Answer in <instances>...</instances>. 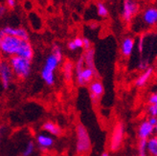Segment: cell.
I'll list each match as a JSON object with an SVG mask.
<instances>
[{"label":"cell","mask_w":157,"mask_h":156,"mask_svg":"<svg viewBox=\"0 0 157 156\" xmlns=\"http://www.w3.org/2000/svg\"><path fill=\"white\" fill-rule=\"evenodd\" d=\"M139 5L135 0H123L121 17L124 22H130L137 17Z\"/></svg>","instance_id":"9c48e42d"},{"label":"cell","mask_w":157,"mask_h":156,"mask_svg":"<svg viewBox=\"0 0 157 156\" xmlns=\"http://www.w3.org/2000/svg\"><path fill=\"white\" fill-rule=\"evenodd\" d=\"M1 32L5 36H12L19 38L21 40H29V33L25 28L22 27H13V26H5Z\"/></svg>","instance_id":"4fadbf2b"},{"label":"cell","mask_w":157,"mask_h":156,"mask_svg":"<svg viewBox=\"0 0 157 156\" xmlns=\"http://www.w3.org/2000/svg\"><path fill=\"white\" fill-rule=\"evenodd\" d=\"M147 121H148V123H150L151 126H155V124L157 123V117H151V116H148L147 117Z\"/></svg>","instance_id":"836d02e7"},{"label":"cell","mask_w":157,"mask_h":156,"mask_svg":"<svg viewBox=\"0 0 157 156\" xmlns=\"http://www.w3.org/2000/svg\"><path fill=\"white\" fill-rule=\"evenodd\" d=\"M36 144L35 141H28V143L26 144V146H24V150L22 151V155L23 156H32L35 153L36 150Z\"/></svg>","instance_id":"d4e9b609"},{"label":"cell","mask_w":157,"mask_h":156,"mask_svg":"<svg viewBox=\"0 0 157 156\" xmlns=\"http://www.w3.org/2000/svg\"><path fill=\"white\" fill-rule=\"evenodd\" d=\"M92 142L87 128L84 124H78L75 128V150L80 155H85L90 152Z\"/></svg>","instance_id":"7a4b0ae2"},{"label":"cell","mask_w":157,"mask_h":156,"mask_svg":"<svg viewBox=\"0 0 157 156\" xmlns=\"http://www.w3.org/2000/svg\"><path fill=\"white\" fill-rule=\"evenodd\" d=\"M147 104L148 105H157V92H153L148 96L147 98Z\"/></svg>","instance_id":"83f0119b"},{"label":"cell","mask_w":157,"mask_h":156,"mask_svg":"<svg viewBox=\"0 0 157 156\" xmlns=\"http://www.w3.org/2000/svg\"><path fill=\"white\" fill-rule=\"evenodd\" d=\"M7 7L5 5H0V17H3L7 13Z\"/></svg>","instance_id":"d6a6232c"},{"label":"cell","mask_w":157,"mask_h":156,"mask_svg":"<svg viewBox=\"0 0 157 156\" xmlns=\"http://www.w3.org/2000/svg\"><path fill=\"white\" fill-rule=\"evenodd\" d=\"M3 58H2V55H1V53H0V60H1Z\"/></svg>","instance_id":"f35d334b"},{"label":"cell","mask_w":157,"mask_h":156,"mask_svg":"<svg viewBox=\"0 0 157 156\" xmlns=\"http://www.w3.org/2000/svg\"><path fill=\"white\" fill-rule=\"evenodd\" d=\"M147 146L148 156H157V138L155 135L147 140Z\"/></svg>","instance_id":"7402d4cb"},{"label":"cell","mask_w":157,"mask_h":156,"mask_svg":"<svg viewBox=\"0 0 157 156\" xmlns=\"http://www.w3.org/2000/svg\"><path fill=\"white\" fill-rule=\"evenodd\" d=\"M41 128L43 132L53 137H59L62 134V129L57 123L53 121H46L42 124Z\"/></svg>","instance_id":"e0dca14e"},{"label":"cell","mask_w":157,"mask_h":156,"mask_svg":"<svg viewBox=\"0 0 157 156\" xmlns=\"http://www.w3.org/2000/svg\"><path fill=\"white\" fill-rule=\"evenodd\" d=\"M62 77L66 83H71L74 80L75 76V68H74V63L71 60H65L62 63V69H61Z\"/></svg>","instance_id":"2e32d148"},{"label":"cell","mask_w":157,"mask_h":156,"mask_svg":"<svg viewBox=\"0 0 157 156\" xmlns=\"http://www.w3.org/2000/svg\"><path fill=\"white\" fill-rule=\"evenodd\" d=\"M154 129H155V133H157V123L155 124V126H154Z\"/></svg>","instance_id":"8d00e7d4"},{"label":"cell","mask_w":157,"mask_h":156,"mask_svg":"<svg viewBox=\"0 0 157 156\" xmlns=\"http://www.w3.org/2000/svg\"><path fill=\"white\" fill-rule=\"evenodd\" d=\"M67 49L71 52H76L80 49H83V37L75 36L73 40L67 43Z\"/></svg>","instance_id":"44dd1931"},{"label":"cell","mask_w":157,"mask_h":156,"mask_svg":"<svg viewBox=\"0 0 157 156\" xmlns=\"http://www.w3.org/2000/svg\"><path fill=\"white\" fill-rule=\"evenodd\" d=\"M96 11H97V14L101 18H106L109 14L108 8L104 2H98L96 4Z\"/></svg>","instance_id":"603a6c76"},{"label":"cell","mask_w":157,"mask_h":156,"mask_svg":"<svg viewBox=\"0 0 157 156\" xmlns=\"http://www.w3.org/2000/svg\"><path fill=\"white\" fill-rule=\"evenodd\" d=\"M155 25H157V8L154 6L146 8L137 17H134V28L137 32L151 29Z\"/></svg>","instance_id":"277c9868"},{"label":"cell","mask_w":157,"mask_h":156,"mask_svg":"<svg viewBox=\"0 0 157 156\" xmlns=\"http://www.w3.org/2000/svg\"><path fill=\"white\" fill-rule=\"evenodd\" d=\"M17 56L24 58L26 59H29V60H32L35 56V50H34L32 43L29 40H22L18 53H17Z\"/></svg>","instance_id":"9a60e30c"},{"label":"cell","mask_w":157,"mask_h":156,"mask_svg":"<svg viewBox=\"0 0 157 156\" xmlns=\"http://www.w3.org/2000/svg\"><path fill=\"white\" fill-rule=\"evenodd\" d=\"M135 46H136V41L134 40V37H132L130 36H124L120 46L121 55L124 58H129L132 55L133 51H134Z\"/></svg>","instance_id":"5bb4252c"},{"label":"cell","mask_w":157,"mask_h":156,"mask_svg":"<svg viewBox=\"0 0 157 156\" xmlns=\"http://www.w3.org/2000/svg\"><path fill=\"white\" fill-rule=\"evenodd\" d=\"M155 136H156V138H157V133H156V135H155Z\"/></svg>","instance_id":"ab89813d"},{"label":"cell","mask_w":157,"mask_h":156,"mask_svg":"<svg viewBox=\"0 0 157 156\" xmlns=\"http://www.w3.org/2000/svg\"><path fill=\"white\" fill-rule=\"evenodd\" d=\"M147 142V140H139V142L137 144L136 156H148Z\"/></svg>","instance_id":"cb8c5ba5"},{"label":"cell","mask_w":157,"mask_h":156,"mask_svg":"<svg viewBox=\"0 0 157 156\" xmlns=\"http://www.w3.org/2000/svg\"><path fill=\"white\" fill-rule=\"evenodd\" d=\"M137 45V49L140 53H142L143 50H144V37L141 36L139 40H138V42L136 43Z\"/></svg>","instance_id":"4dcf8cb0"},{"label":"cell","mask_w":157,"mask_h":156,"mask_svg":"<svg viewBox=\"0 0 157 156\" xmlns=\"http://www.w3.org/2000/svg\"><path fill=\"white\" fill-rule=\"evenodd\" d=\"M5 6L7 9H14V7L17 6V0H5Z\"/></svg>","instance_id":"f546056e"},{"label":"cell","mask_w":157,"mask_h":156,"mask_svg":"<svg viewBox=\"0 0 157 156\" xmlns=\"http://www.w3.org/2000/svg\"><path fill=\"white\" fill-rule=\"evenodd\" d=\"M154 74V69L152 67H148L144 71H142L135 80V86L138 88H142L148 83Z\"/></svg>","instance_id":"ac0fdd59"},{"label":"cell","mask_w":157,"mask_h":156,"mask_svg":"<svg viewBox=\"0 0 157 156\" xmlns=\"http://www.w3.org/2000/svg\"><path fill=\"white\" fill-rule=\"evenodd\" d=\"M3 36H4V35H3V33L0 31V44H1V41H2V40H3Z\"/></svg>","instance_id":"d590c367"},{"label":"cell","mask_w":157,"mask_h":156,"mask_svg":"<svg viewBox=\"0 0 157 156\" xmlns=\"http://www.w3.org/2000/svg\"><path fill=\"white\" fill-rule=\"evenodd\" d=\"M28 18H29V22L31 24V27H32L34 30L39 31L42 28V19L36 13L30 12Z\"/></svg>","instance_id":"ffe728a7"},{"label":"cell","mask_w":157,"mask_h":156,"mask_svg":"<svg viewBox=\"0 0 157 156\" xmlns=\"http://www.w3.org/2000/svg\"><path fill=\"white\" fill-rule=\"evenodd\" d=\"M150 67V62H148L147 59H141L138 63V69L141 70V71H144L147 68Z\"/></svg>","instance_id":"4316f807"},{"label":"cell","mask_w":157,"mask_h":156,"mask_svg":"<svg viewBox=\"0 0 157 156\" xmlns=\"http://www.w3.org/2000/svg\"><path fill=\"white\" fill-rule=\"evenodd\" d=\"M101 156H110V153H109V151H104L101 152Z\"/></svg>","instance_id":"e575fe53"},{"label":"cell","mask_w":157,"mask_h":156,"mask_svg":"<svg viewBox=\"0 0 157 156\" xmlns=\"http://www.w3.org/2000/svg\"><path fill=\"white\" fill-rule=\"evenodd\" d=\"M63 59V52L59 44H54L51 53L44 60L41 68L40 77L44 83L48 86H53L56 82V72Z\"/></svg>","instance_id":"6da1fadb"},{"label":"cell","mask_w":157,"mask_h":156,"mask_svg":"<svg viewBox=\"0 0 157 156\" xmlns=\"http://www.w3.org/2000/svg\"><path fill=\"white\" fill-rule=\"evenodd\" d=\"M35 144L39 150H41L43 153H47L55 146L56 141H55V137L45 133V132H39L36 135Z\"/></svg>","instance_id":"30bf717a"},{"label":"cell","mask_w":157,"mask_h":156,"mask_svg":"<svg viewBox=\"0 0 157 156\" xmlns=\"http://www.w3.org/2000/svg\"><path fill=\"white\" fill-rule=\"evenodd\" d=\"M89 48H92V44H91V40L87 37H83V49L87 50Z\"/></svg>","instance_id":"1f68e13d"},{"label":"cell","mask_w":157,"mask_h":156,"mask_svg":"<svg viewBox=\"0 0 157 156\" xmlns=\"http://www.w3.org/2000/svg\"><path fill=\"white\" fill-rule=\"evenodd\" d=\"M88 92H89L91 102L94 105H97L101 101V97L104 96V93H105L104 83L101 82L99 79L93 80L88 84Z\"/></svg>","instance_id":"8fae6325"},{"label":"cell","mask_w":157,"mask_h":156,"mask_svg":"<svg viewBox=\"0 0 157 156\" xmlns=\"http://www.w3.org/2000/svg\"><path fill=\"white\" fill-rule=\"evenodd\" d=\"M75 68V81L78 86H85L88 85L93 80L96 79L97 71L96 69H93L90 67H86L84 65V62L82 57L78 59L77 62L74 64Z\"/></svg>","instance_id":"3957f363"},{"label":"cell","mask_w":157,"mask_h":156,"mask_svg":"<svg viewBox=\"0 0 157 156\" xmlns=\"http://www.w3.org/2000/svg\"><path fill=\"white\" fill-rule=\"evenodd\" d=\"M42 156H53V155H51V154H48V153H44Z\"/></svg>","instance_id":"74e56055"},{"label":"cell","mask_w":157,"mask_h":156,"mask_svg":"<svg viewBox=\"0 0 157 156\" xmlns=\"http://www.w3.org/2000/svg\"><path fill=\"white\" fill-rule=\"evenodd\" d=\"M8 60L12 67L14 78L20 81H24L30 77L31 72H32V60L18 56L12 57Z\"/></svg>","instance_id":"5b68a950"},{"label":"cell","mask_w":157,"mask_h":156,"mask_svg":"<svg viewBox=\"0 0 157 156\" xmlns=\"http://www.w3.org/2000/svg\"><path fill=\"white\" fill-rule=\"evenodd\" d=\"M125 135V127L123 122H117L111 130L110 136H109L108 149L112 152L119 151L124 145Z\"/></svg>","instance_id":"8992f818"},{"label":"cell","mask_w":157,"mask_h":156,"mask_svg":"<svg viewBox=\"0 0 157 156\" xmlns=\"http://www.w3.org/2000/svg\"><path fill=\"white\" fill-rule=\"evenodd\" d=\"M131 156H136V155H131Z\"/></svg>","instance_id":"60d3db41"},{"label":"cell","mask_w":157,"mask_h":156,"mask_svg":"<svg viewBox=\"0 0 157 156\" xmlns=\"http://www.w3.org/2000/svg\"><path fill=\"white\" fill-rule=\"evenodd\" d=\"M82 58L83 59L84 65L86 67L96 69L95 68V50H94L93 48H89L87 50H84Z\"/></svg>","instance_id":"d6986e66"},{"label":"cell","mask_w":157,"mask_h":156,"mask_svg":"<svg viewBox=\"0 0 157 156\" xmlns=\"http://www.w3.org/2000/svg\"><path fill=\"white\" fill-rule=\"evenodd\" d=\"M14 80V75L12 67L7 59L0 60V86L3 89L10 88Z\"/></svg>","instance_id":"ba28073f"},{"label":"cell","mask_w":157,"mask_h":156,"mask_svg":"<svg viewBox=\"0 0 157 156\" xmlns=\"http://www.w3.org/2000/svg\"><path fill=\"white\" fill-rule=\"evenodd\" d=\"M155 129L154 127L148 123L147 119L141 121L137 127V137L139 140H148L154 136Z\"/></svg>","instance_id":"7c38bea8"},{"label":"cell","mask_w":157,"mask_h":156,"mask_svg":"<svg viewBox=\"0 0 157 156\" xmlns=\"http://www.w3.org/2000/svg\"><path fill=\"white\" fill-rule=\"evenodd\" d=\"M21 41V40L15 36L4 35L1 44H0V53H1L2 57L10 59L12 57L17 56Z\"/></svg>","instance_id":"52a82bcc"},{"label":"cell","mask_w":157,"mask_h":156,"mask_svg":"<svg viewBox=\"0 0 157 156\" xmlns=\"http://www.w3.org/2000/svg\"><path fill=\"white\" fill-rule=\"evenodd\" d=\"M147 116L157 117V105H147Z\"/></svg>","instance_id":"484cf974"},{"label":"cell","mask_w":157,"mask_h":156,"mask_svg":"<svg viewBox=\"0 0 157 156\" xmlns=\"http://www.w3.org/2000/svg\"><path fill=\"white\" fill-rule=\"evenodd\" d=\"M23 8L27 11V12H32L33 8H34V3L32 0H25L24 3H23Z\"/></svg>","instance_id":"f1b7e54d"}]
</instances>
